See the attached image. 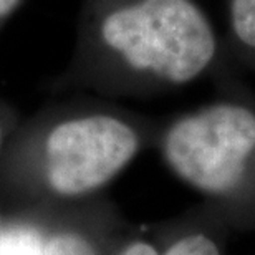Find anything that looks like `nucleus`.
<instances>
[{
  "instance_id": "nucleus-1",
  "label": "nucleus",
  "mask_w": 255,
  "mask_h": 255,
  "mask_svg": "<svg viewBox=\"0 0 255 255\" xmlns=\"http://www.w3.org/2000/svg\"><path fill=\"white\" fill-rule=\"evenodd\" d=\"M91 48L131 81L181 88L229 73L226 42L197 0H98Z\"/></svg>"
},
{
  "instance_id": "nucleus-2",
  "label": "nucleus",
  "mask_w": 255,
  "mask_h": 255,
  "mask_svg": "<svg viewBox=\"0 0 255 255\" xmlns=\"http://www.w3.org/2000/svg\"><path fill=\"white\" fill-rule=\"evenodd\" d=\"M214 81L219 98L169 121L159 149L231 231L255 229V95L234 71Z\"/></svg>"
},
{
  "instance_id": "nucleus-3",
  "label": "nucleus",
  "mask_w": 255,
  "mask_h": 255,
  "mask_svg": "<svg viewBox=\"0 0 255 255\" xmlns=\"http://www.w3.org/2000/svg\"><path fill=\"white\" fill-rule=\"evenodd\" d=\"M142 132L115 113H90L57 125L45 142L47 179L62 196H85L115 179L137 156Z\"/></svg>"
},
{
  "instance_id": "nucleus-4",
  "label": "nucleus",
  "mask_w": 255,
  "mask_h": 255,
  "mask_svg": "<svg viewBox=\"0 0 255 255\" xmlns=\"http://www.w3.org/2000/svg\"><path fill=\"white\" fill-rule=\"evenodd\" d=\"M229 232L231 227L202 202L191 216V222L182 226L159 252L161 255H227Z\"/></svg>"
},
{
  "instance_id": "nucleus-5",
  "label": "nucleus",
  "mask_w": 255,
  "mask_h": 255,
  "mask_svg": "<svg viewBox=\"0 0 255 255\" xmlns=\"http://www.w3.org/2000/svg\"><path fill=\"white\" fill-rule=\"evenodd\" d=\"M224 5L229 57L255 73V0H224Z\"/></svg>"
},
{
  "instance_id": "nucleus-6",
  "label": "nucleus",
  "mask_w": 255,
  "mask_h": 255,
  "mask_svg": "<svg viewBox=\"0 0 255 255\" xmlns=\"http://www.w3.org/2000/svg\"><path fill=\"white\" fill-rule=\"evenodd\" d=\"M47 242L33 227H10L0 232V255H43Z\"/></svg>"
},
{
  "instance_id": "nucleus-7",
  "label": "nucleus",
  "mask_w": 255,
  "mask_h": 255,
  "mask_svg": "<svg viewBox=\"0 0 255 255\" xmlns=\"http://www.w3.org/2000/svg\"><path fill=\"white\" fill-rule=\"evenodd\" d=\"M43 255H98V252L86 237L75 232H65L50 239Z\"/></svg>"
},
{
  "instance_id": "nucleus-8",
  "label": "nucleus",
  "mask_w": 255,
  "mask_h": 255,
  "mask_svg": "<svg viewBox=\"0 0 255 255\" xmlns=\"http://www.w3.org/2000/svg\"><path fill=\"white\" fill-rule=\"evenodd\" d=\"M116 255H161L159 249L146 241H134L123 247Z\"/></svg>"
},
{
  "instance_id": "nucleus-9",
  "label": "nucleus",
  "mask_w": 255,
  "mask_h": 255,
  "mask_svg": "<svg viewBox=\"0 0 255 255\" xmlns=\"http://www.w3.org/2000/svg\"><path fill=\"white\" fill-rule=\"evenodd\" d=\"M20 3V0H0V17L8 15Z\"/></svg>"
},
{
  "instance_id": "nucleus-10",
  "label": "nucleus",
  "mask_w": 255,
  "mask_h": 255,
  "mask_svg": "<svg viewBox=\"0 0 255 255\" xmlns=\"http://www.w3.org/2000/svg\"><path fill=\"white\" fill-rule=\"evenodd\" d=\"M0 142H2V134H0Z\"/></svg>"
}]
</instances>
